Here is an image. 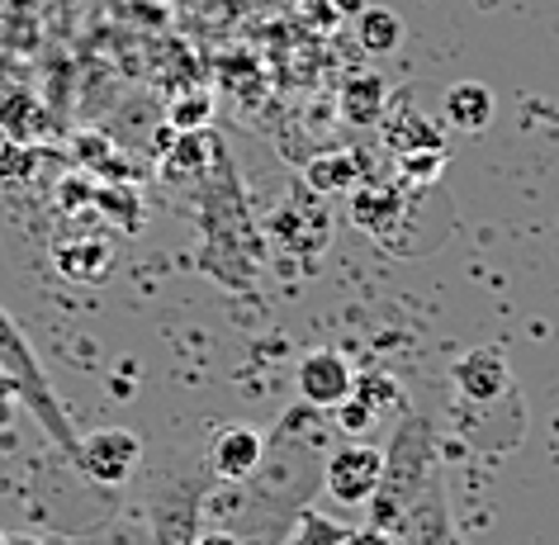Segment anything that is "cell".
<instances>
[{
  "mask_svg": "<svg viewBox=\"0 0 559 545\" xmlns=\"http://www.w3.org/2000/svg\"><path fill=\"white\" fill-rule=\"evenodd\" d=\"M0 375H5L10 384H15V394L24 399V408L38 413V423H44L52 437H58V446L67 455L76 451V437L72 427H67V417L58 408V399H52V389L44 380V370H38V360L29 352V342H24V332L15 328V318H10L5 309H0Z\"/></svg>",
  "mask_w": 559,
  "mask_h": 545,
  "instance_id": "6da1fadb",
  "label": "cell"
},
{
  "mask_svg": "<svg viewBox=\"0 0 559 545\" xmlns=\"http://www.w3.org/2000/svg\"><path fill=\"white\" fill-rule=\"evenodd\" d=\"M384 484V451L370 441H346L328 455V470H323V488L332 502L342 508H366L374 502Z\"/></svg>",
  "mask_w": 559,
  "mask_h": 545,
  "instance_id": "7a4b0ae2",
  "label": "cell"
},
{
  "mask_svg": "<svg viewBox=\"0 0 559 545\" xmlns=\"http://www.w3.org/2000/svg\"><path fill=\"white\" fill-rule=\"evenodd\" d=\"M72 460L81 465V474H91L95 484H129V474L138 470L143 460V441L123 427H105V431H91V437L76 441Z\"/></svg>",
  "mask_w": 559,
  "mask_h": 545,
  "instance_id": "3957f363",
  "label": "cell"
},
{
  "mask_svg": "<svg viewBox=\"0 0 559 545\" xmlns=\"http://www.w3.org/2000/svg\"><path fill=\"white\" fill-rule=\"evenodd\" d=\"M295 380H299V399L309 403V408H328L332 413L356 389V370H352V360H346L342 352L318 346V352H309L299 360Z\"/></svg>",
  "mask_w": 559,
  "mask_h": 545,
  "instance_id": "277c9868",
  "label": "cell"
},
{
  "mask_svg": "<svg viewBox=\"0 0 559 545\" xmlns=\"http://www.w3.org/2000/svg\"><path fill=\"white\" fill-rule=\"evenodd\" d=\"M451 380H455V389H460L465 399H474V403H493V399L508 394L512 366H508V356H502L498 346H479V352H469V356H460V360H455Z\"/></svg>",
  "mask_w": 559,
  "mask_h": 545,
  "instance_id": "5b68a950",
  "label": "cell"
},
{
  "mask_svg": "<svg viewBox=\"0 0 559 545\" xmlns=\"http://www.w3.org/2000/svg\"><path fill=\"white\" fill-rule=\"evenodd\" d=\"M261 455H265V441H261V431H251V427H223L214 437V451H209L218 479H251Z\"/></svg>",
  "mask_w": 559,
  "mask_h": 545,
  "instance_id": "8992f818",
  "label": "cell"
},
{
  "mask_svg": "<svg viewBox=\"0 0 559 545\" xmlns=\"http://www.w3.org/2000/svg\"><path fill=\"white\" fill-rule=\"evenodd\" d=\"M493 91L484 86V81H455L451 91H445V100H441V115L451 129L460 133H484L488 123H493Z\"/></svg>",
  "mask_w": 559,
  "mask_h": 545,
  "instance_id": "52a82bcc",
  "label": "cell"
},
{
  "mask_svg": "<svg viewBox=\"0 0 559 545\" xmlns=\"http://www.w3.org/2000/svg\"><path fill=\"white\" fill-rule=\"evenodd\" d=\"M52 265L76 285H100L109 275V265H115V251L100 237H76V242H62L52 251Z\"/></svg>",
  "mask_w": 559,
  "mask_h": 545,
  "instance_id": "ba28073f",
  "label": "cell"
},
{
  "mask_svg": "<svg viewBox=\"0 0 559 545\" xmlns=\"http://www.w3.org/2000/svg\"><path fill=\"white\" fill-rule=\"evenodd\" d=\"M356 44L370 52V58H389L399 44H403V20L394 15V10L384 5H370L356 15Z\"/></svg>",
  "mask_w": 559,
  "mask_h": 545,
  "instance_id": "9c48e42d",
  "label": "cell"
},
{
  "mask_svg": "<svg viewBox=\"0 0 559 545\" xmlns=\"http://www.w3.org/2000/svg\"><path fill=\"white\" fill-rule=\"evenodd\" d=\"M342 541H346V526L332 522L328 512H299L285 536V545H342Z\"/></svg>",
  "mask_w": 559,
  "mask_h": 545,
  "instance_id": "30bf717a",
  "label": "cell"
},
{
  "mask_svg": "<svg viewBox=\"0 0 559 545\" xmlns=\"http://www.w3.org/2000/svg\"><path fill=\"white\" fill-rule=\"evenodd\" d=\"M356 180V162L346 152H332V157H318L309 166V186L313 190H346Z\"/></svg>",
  "mask_w": 559,
  "mask_h": 545,
  "instance_id": "8fae6325",
  "label": "cell"
},
{
  "mask_svg": "<svg viewBox=\"0 0 559 545\" xmlns=\"http://www.w3.org/2000/svg\"><path fill=\"white\" fill-rule=\"evenodd\" d=\"M356 394L370 403V408H374V417H389V413H399V403H403L399 384H394V380H384V375H356Z\"/></svg>",
  "mask_w": 559,
  "mask_h": 545,
  "instance_id": "7c38bea8",
  "label": "cell"
},
{
  "mask_svg": "<svg viewBox=\"0 0 559 545\" xmlns=\"http://www.w3.org/2000/svg\"><path fill=\"white\" fill-rule=\"evenodd\" d=\"M332 417H337V427H342L352 441H360V437H366V431H370L374 423H380V417H374V408H370V403L356 394V389H352V394H346V399L337 403V408H332Z\"/></svg>",
  "mask_w": 559,
  "mask_h": 545,
  "instance_id": "4fadbf2b",
  "label": "cell"
},
{
  "mask_svg": "<svg viewBox=\"0 0 559 545\" xmlns=\"http://www.w3.org/2000/svg\"><path fill=\"white\" fill-rule=\"evenodd\" d=\"M380 105H384V91H380V81H366V86H346V119H356V123H374L380 119Z\"/></svg>",
  "mask_w": 559,
  "mask_h": 545,
  "instance_id": "5bb4252c",
  "label": "cell"
},
{
  "mask_svg": "<svg viewBox=\"0 0 559 545\" xmlns=\"http://www.w3.org/2000/svg\"><path fill=\"white\" fill-rule=\"evenodd\" d=\"M304 10L318 20V24H342L356 15V0H299Z\"/></svg>",
  "mask_w": 559,
  "mask_h": 545,
  "instance_id": "9a60e30c",
  "label": "cell"
},
{
  "mask_svg": "<svg viewBox=\"0 0 559 545\" xmlns=\"http://www.w3.org/2000/svg\"><path fill=\"white\" fill-rule=\"evenodd\" d=\"M342 545H403L389 526H360V531H346Z\"/></svg>",
  "mask_w": 559,
  "mask_h": 545,
  "instance_id": "2e32d148",
  "label": "cell"
},
{
  "mask_svg": "<svg viewBox=\"0 0 559 545\" xmlns=\"http://www.w3.org/2000/svg\"><path fill=\"white\" fill-rule=\"evenodd\" d=\"M15 384H10L5 380V375H0V427H10V423H15Z\"/></svg>",
  "mask_w": 559,
  "mask_h": 545,
  "instance_id": "e0dca14e",
  "label": "cell"
},
{
  "mask_svg": "<svg viewBox=\"0 0 559 545\" xmlns=\"http://www.w3.org/2000/svg\"><path fill=\"white\" fill-rule=\"evenodd\" d=\"M190 545H242V541L228 536V531H204V536H194Z\"/></svg>",
  "mask_w": 559,
  "mask_h": 545,
  "instance_id": "ac0fdd59",
  "label": "cell"
},
{
  "mask_svg": "<svg viewBox=\"0 0 559 545\" xmlns=\"http://www.w3.org/2000/svg\"><path fill=\"white\" fill-rule=\"evenodd\" d=\"M5 545H44V541H34V536H5Z\"/></svg>",
  "mask_w": 559,
  "mask_h": 545,
  "instance_id": "d6986e66",
  "label": "cell"
},
{
  "mask_svg": "<svg viewBox=\"0 0 559 545\" xmlns=\"http://www.w3.org/2000/svg\"><path fill=\"white\" fill-rule=\"evenodd\" d=\"M0 545H5V536H0Z\"/></svg>",
  "mask_w": 559,
  "mask_h": 545,
  "instance_id": "ffe728a7",
  "label": "cell"
}]
</instances>
